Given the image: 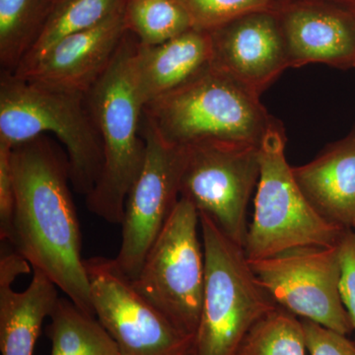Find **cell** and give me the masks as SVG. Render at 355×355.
<instances>
[{
    "label": "cell",
    "instance_id": "27",
    "mask_svg": "<svg viewBox=\"0 0 355 355\" xmlns=\"http://www.w3.org/2000/svg\"><path fill=\"white\" fill-rule=\"evenodd\" d=\"M67 0H49V2H50L51 6H53V8H57L58 6H60V4L64 3V2H67Z\"/></svg>",
    "mask_w": 355,
    "mask_h": 355
},
{
    "label": "cell",
    "instance_id": "13",
    "mask_svg": "<svg viewBox=\"0 0 355 355\" xmlns=\"http://www.w3.org/2000/svg\"><path fill=\"white\" fill-rule=\"evenodd\" d=\"M127 33L123 10L60 40L27 72L16 76L86 94L111 64Z\"/></svg>",
    "mask_w": 355,
    "mask_h": 355
},
{
    "label": "cell",
    "instance_id": "5",
    "mask_svg": "<svg viewBox=\"0 0 355 355\" xmlns=\"http://www.w3.org/2000/svg\"><path fill=\"white\" fill-rule=\"evenodd\" d=\"M205 275L197 355H235L248 331L279 306L263 288L244 249L200 214Z\"/></svg>",
    "mask_w": 355,
    "mask_h": 355
},
{
    "label": "cell",
    "instance_id": "12",
    "mask_svg": "<svg viewBox=\"0 0 355 355\" xmlns=\"http://www.w3.org/2000/svg\"><path fill=\"white\" fill-rule=\"evenodd\" d=\"M209 33L212 67L257 95L289 67L279 20L268 9L246 14Z\"/></svg>",
    "mask_w": 355,
    "mask_h": 355
},
{
    "label": "cell",
    "instance_id": "16",
    "mask_svg": "<svg viewBox=\"0 0 355 355\" xmlns=\"http://www.w3.org/2000/svg\"><path fill=\"white\" fill-rule=\"evenodd\" d=\"M299 188L327 220L345 229L355 221V125L311 162L292 167Z\"/></svg>",
    "mask_w": 355,
    "mask_h": 355
},
{
    "label": "cell",
    "instance_id": "1",
    "mask_svg": "<svg viewBox=\"0 0 355 355\" xmlns=\"http://www.w3.org/2000/svg\"><path fill=\"white\" fill-rule=\"evenodd\" d=\"M11 168L15 202L8 243L33 270L95 316L67 157L40 135L12 147Z\"/></svg>",
    "mask_w": 355,
    "mask_h": 355
},
{
    "label": "cell",
    "instance_id": "26",
    "mask_svg": "<svg viewBox=\"0 0 355 355\" xmlns=\"http://www.w3.org/2000/svg\"><path fill=\"white\" fill-rule=\"evenodd\" d=\"M11 150L12 147L0 141V237L4 243L10 239L15 202Z\"/></svg>",
    "mask_w": 355,
    "mask_h": 355
},
{
    "label": "cell",
    "instance_id": "6",
    "mask_svg": "<svg viewBox=\"0 0 355 355\" xmlns=\"http://www.w3.org/2000/svg\"><path fill=\"white\" fill-rule=\"evenodd\" d=\"M286 144L279 121L260 146V179L244 247L249 261L298 247L338 246L347 230L320 216L308 202L287 163Z\"/></svg>",
    "mask_w": 355,
    "mask_h": 355
},
{
    "label": "cell",
    "instance_id": "10",
    "mask_svg": "<svg viewBox=\"0 0 355 355\" xmlns=\"http://www.w3.org/2000/svg\"><path fill=\"white\" fill-rule=\"evenodd\" d=\"M140 135L146 141V158L128 191L121 221V243L114 259L132 282L171 216L181 198L186 147L166 142L142 114Z\"/></svg>",
    "mask_w": 355,
    "mask_h": 355
},
{
    "label": "cell",
    "instance_id": "28",
    "mask_svg": "<svg viewBox=\"0 0 355 355\" xmlns=\"http://www.w3.org/2000/svg\"><path fill=\"white\" fill-rule=\"evenodd\" d=\"M352 230L355 231V221H354V226H352Z\"/></svg>",
    "mask_w": 355,
    "mask_h": 355
},
{
    "label": "cell",
    "instance_id": "21",
    "mask_svg": "<svg viewBox=\"0 0 355 355\" xmlns=\"http://www.w3.org/2000/svg\"><path fill=\"white\" fill-rule=\"evenodd\" d=\"M125 22L144 46L165 43L193 28L179 0H128Z\"/></svg>",
    "mask_w": 355,
    "mask_h": 355
},
{
    "label": "cell",
    "instance_id": "9",
    "mask_svg": "<svg viewBox=\"0 0 355 355\" xmlns=\"http://www.w3.org/2000/svg\"><path fill=\"white\" fill-rule=\"evenodd\" d=\"M85 268L95 316L121 355H197L196 336L142 297L114 259H87Z\"/></svg>",
    "mask_w": 355,
    "mask_h": 355
},
{
    "label": "cell",
    "instance_id": "24",
    "mask_svg": "<svg viewBox=\"0 0 355 355\" xmlns=\"http://www.w3.org/2000/svg\"><path fill=\"white\" fill-rule=\"evenodd\" d=\"M310 355H355V342L326 327L301 319Z\"/></svg>",
    "mask_w": 355,
    "mask_h": 355
},
{
    "label": "cell",
    "instance_id": "15",
    "mask_svg": "<svg viewBox=\"0 0 355 355\" xmlns=\"http://www.w3.org/2000/svg\"><path fill=\"white\" fill-rule=\"evenodd\" d=\"M289 67L324 64L355 69V20L347 14L311 4L295 6L279 20Z\"/></svg>",
    "mask_w": 355,
    "mask_h": 355
},
{
    "label": "cell",
    "instance_id": "7",
    "mask_svg": "<svg viewBox=\"0 0 355 355\" xmlns=\"http://www.w3.org/2000/svg\"><path fill=\"white\" fill-rule=\"evenodd\" d=\"M200 214L180 198L144 259L132 286L178 328L197 336L205 291V261Z\"/></svg>",
    "mask_w": 355,
    "mask_h": 355
},
{
    "label": "cell",
    "instance_id": "4",
    "mask_svg": "<svg viewBox=\"0 0 355 355\" xmlns=\"http://www.w3.org/2000/svg\"><path fill=\"white\" fill-rule=\"evenodd\" d=\"M48 132L65 147L72 188L87 197L101 175L103 146L85 93L1 72L0 141L13 147Z\"/></svg>",
    "mask_w": 355,
    "mask_h": 355
},
{
    "label": "cell",
    "instance_id": "19",
    "mask_svg": "<svg viewBox=\"0 0 355 355\" xmlns=\"http://www.w3.org/2000/svg\"><path fill=\"white\" fill-rule=\"evenodd\" d=\"M128 0H67L53 9L14 76H22L60 40L90 29L125 10Z\"/></svg>",
    "mask_w": 355,
    "mask_h": 355
},
{
    "label": "cell",
    "instance_id": "22",
    "mask_svg": "<svg viewBox=\"0 0 355 355\" xmlns=\"http://www.w3.org/2000/svg\"><path fill=\"white\" fill-rule=\"evenodd\" d=\"M306 352L301 319L277 307L252 327L235 355H306Z\"/></svg>",
    "mask_w": 355,
    "mask_h": 355
},
{
    "label": "cell",
    "instance_id": "11",
    "mask_svg": "<svg viewBox=\"0 0 355 355\" xmlns=\"http://www.w3.org/2000/svg\"><path fill=\"white\" fill-rule=\"evenodd\" d=\"M249 263L279 307L343 335L354 333L340 298L338 246L294 248Z\"/></svg>",
    "mask_w": 355,
    "mask_h": 355
},
{
    "label": "cell",
    "instance_id": "20",
    "mask_svg": "<svg viewBox=\"0 0 355 355\" xmlns=\"http://www.w3.org/2000/svg\"><path fill=\"white\" fill-rule=\"evenodd\" d=\"M53 10L49 0H0L1 72L17 70Z\"/></svg>",
    "mask_w": 355,
    "mask_h": 355
},
{
    "label": "cell",
    "instance_id": "23",
    "mask_svg": "<svg viewBox=\"0 0 355 355\" xmlns=\"http://www.w3.org/2000/svg\"><path fill=\"white\" fill-rule=\"evenodd\" d=\"M190 15L193 27L212 31L246 14L268 10L273 0H179Z\"/></svg>",
    "mask_w": 355,
    "mask_h": 355
},
{
    "label": "cell",
    "instance_id": "18",
    "mask_svg": "<svg viewBox=\"0 0 355 355\" xmlns=\"http://www.w3.org/2000/svg\"><path fill=\"white\" fill-rule=\"evenodd\" d=\"M46 336L51 355H121L118 345L95 316L69 298H58L50 315Z\"/></svg>",
    "mask_w": 355,
    "mask_h": 355
},
{
    "label": "cell",
    "instance_id": "17",
    "mask_svg": "<svg viewBox=\"0 0 355 355\" xmlns=\"http://www.w3.org/2000/svg\"><path fill=\"white\" fill-rule=\"evenodd\" d=\"M211 67L209 31L193 28L156 46L139 42L135 67L144 106L191 83Z\"/></svg>",
    "mask_w": 355,
    "mask_h": 355
},
{
    "label": "cell",
    "instance_id": "3",
    "mask_svg": "<svg viewBox=\"0 0 355 355\" xmlns=\"http://www.w3.org/2000/svg\"><path fill=\"white\" fill-rule=\"evenodd\" d=\"M144 118L166 142L182 147L205 142L259 146L279 121L268 113L260 96L212 67L148 103Z\"/></svg>",
    "mask_w": 355,
    "mask_h": 355
},
{
    "label": "cell",
    "instance_id": "2",
    "mask_svg": "<svg viewBox=\"0 0 355 355\" xmlns=\"http://www.w3.org/2000/svg\"><path fill=\"white\" fill-rule=\"evenodd\" d=\"M139 40L128 32L106 71L86 93L101 137L103 168L86 197L89 211L112 224H121L128 193L146 158L140 135L144 102L137 81L135 58Z\"/></svg>",
    "mask_w": 355,
    "mask_h": 355
},
{
    "label": "cell",
    "instance_id": "14",
    "mask_svg": "<svg viewBox=\"0 0 355 355\" xmlns=\"http://www.w3.org/2000/svg\"><path fill=\"white\" fill-rule=\"evenodd\" d=\"M30 263L18 254H1L0 260V352L2 355H33L44 319L58 300V286L44 273L34 270L24 291L13 289Z\"/></svg>",
    "mask_w": 355,
    "mask_h": 355
},
{
    "label": "cell",
    "instance_id": "8",
    "mask_svg": "<svg viewBox=\"0 0 355 355\" xmlns=\"http://www.w3.org/2000/svg\"><path fill=\"white\" fill-rule=\"evenodd\" d=\"M186 148L181 197L244 249L247 207L260 179V146L205 142Z\"/></svg>",
    "mask_w": 355,
    "mask_h": 355
},
{
    "label": "cell",
    "instance_id": "25",
    "mask_svg": "<svg viewBox=\"0 0 355 355\" xmlns=\"http://www.w3.org/2000/svg\"><path fill=\"white\" fill-rule=\"evenodd\" d=\"M338 247L340 261V298L355 335V231L347 229Z\"/></svg>",
    "mask_w": 355,
    "mask_h": 355
}]
</instances>
